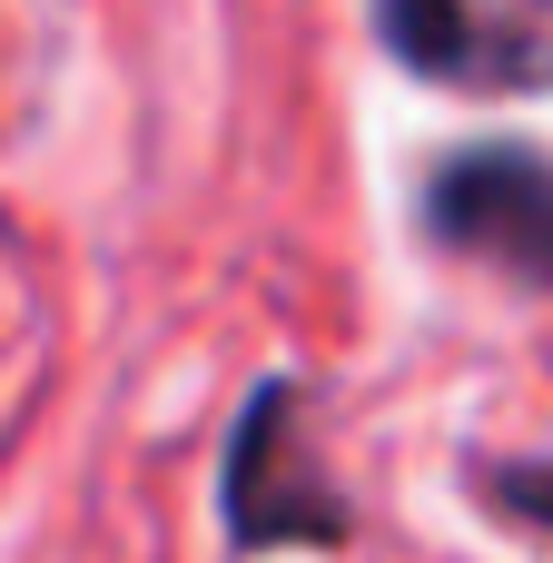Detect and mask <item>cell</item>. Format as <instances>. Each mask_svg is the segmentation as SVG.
Masks as SVG:
<instances>
[{
    "label": "cell",
    "mask_w": 553,
    "mask_h": 563,
    "mask_svg": "<svg viewBox=\"0 0 553 563\" xmlns=\"http://www.w3.org/2000/svg\"><path fill=\"white\" fill-rule=\"evenodd\" d=\"M425 238L465 267H495L553 297V148L534 139H475L425 168Z\"/></svg>",
    "instance_id": "1"
},
{
    "label": "cell",
    "mask_w": 553,
    "mask_h": 563,
    "mask_svg": "<svg viewBox=\"0 0 553 563\" xmlns=\"http://www.w3.org/2000/svg\"><path fill=\"white\" fill-rule=\"evenodd\" d=\"M346 534H356V515L317 455L307 396L257 386V406L228 435V544L237 554H336Z\"/></svg>",
    "instance_id": "2"
},
{
    "label": "cell",
    "mask_w": 553,
    "mask_h": 563,
    "mask_svg": "<svg viewBox=\"0 0 553 563\" xmlns=\"http://www.w3.org/2000/svg\"><path fill=\"white\" fill-rule=\"evenodd\" d=\"M386 49L465 99H553V0H376Z\"/></svg>",
    "instance_id": "3"
},
{
    "label": "cell",
    "mask_w": 553,
    "mask_h": 563,
    "mask_svg": "<svg viewBox=\"0 0 553 563\" xmlns=\"http://www.w3.org/2000/svg\"><path fill=\"white\" fill-rule=\"evenodd\" d=\"M475 495H485V515L553 534V455H485L475 465Z\"/></svg>",
    "instance_id": "4"
}]
</instances>
